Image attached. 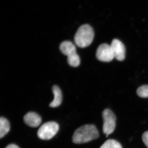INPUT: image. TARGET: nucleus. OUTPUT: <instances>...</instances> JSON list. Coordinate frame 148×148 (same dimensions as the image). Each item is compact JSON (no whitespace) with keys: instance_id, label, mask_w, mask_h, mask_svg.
<instances>
[{"instance_id":"7","label":"nucleus","mask_w":148,"mask_h":148,"mask_svg":"<svg viewBox=\"0 0 148 148\" xmlns=\"http://www.w3.org/2000/svg\"><path fill=\"white\" fill-rule=\"evenodd\" d=\"M25 123L30 127H36L40 124L42 119L39 115L34 112L27 113L24 118Z\"/></svg>"},{"instance_id":"10","label":"nucleus","mask_w":148,"mask_h":148,"mask_svg":"<svg viewBox=\"0 0 148 148\" xmlns=\"http://www.w3.org/2000/svg\"><path fill=\"white\" fill-rule=\"evenodd\" d=\"M10 124L9 122L5 118L1 117L0 118V138H2L9 131Z\"/></svg>"},{"instance_id":"5","label":"nucleus","mask_w":148,"mask_h":148,"mask_svg":"<svg viewBox=\"0 0 148 148\" xmlns=\"http://www.w3.org/2000/svg\"><path fill=\"white\" fill-rule=\"evenodd\" d=\"M96 56L98 60L103 62H110L114 58L111 46L105 43L99 46Z\"/></svg>"},{"instance_id":"12","label":"nucleus","mask_w":148,"mask_h":148,"mask_svg":"<svg viewBox=\"0 0 148 148\" xmlns=\"http://www.w3.org/2000/svg\"><path fill=\"white\" fill-rule=\"evenodd\" d=\"M67 59H68V62L69 65L72 67H78L79 66L80 64V59L79 56L77 53L70 57H68Z\"/></svg>"},{"instance_id":"9","label":"nucleus","mask_w":148,"mask_h":148,"mask_svg":"<svg viewBox=\"0 0 148 148\" xmlns=\"http://www.w3.org/2000/svg\"><path fill=\"white\" fill-rule=\"evenodd\" d=\"M54 99L51 103L49 106L51 108H57L61 105L62 101V92L60 88L57 86L54 85L52 87Z\"/></svg>"},{"instance_id":"3","label":"nucleus","mask_w":148,"mask_h":148,"mask_svg":"<svg viewBox=\"0 0 148 148\" xmlns=\"http://www.w3.org/2000/svg\"><path fill=\"white\" fill-rule=\"evenodd\" d=\"M59 130V125L54 121L48 122L42 125L38 131V137L43 140H49L53 138Z\"/></svg>"},{"instance_id":"15","label":"nucleus","mask_w":148,"mask_h":148,"mask_svg":"<svg viewBox=\"0 0 148 148\" xmlns=\"http://www.w3.org/2000/svg\"><path fill=\"white\" fill-rule=\"evenodd\" d=\"M5 148H19V147L14 144H10L7 146Z\"/></svg>"},{"instance_id":"1","label":"nucleus","mask_w":148,"mask_h":148,"mask_svg":"<svg viewBox=\"0 0 148 148\" xmlns=\"http://www.w3.org/2000/svg\"><path fill=\"white\" fill-rule=\"evenodd\" d=\"M99 137L98 130L93 125L88 124L77 129L74 132L73 141L75 144L88 143Z\"/></svg>"},{"instance_id":"6","label":"nucleus","mask_w":148,"mask_h":148,"mask_svg":"<svg viewBox=\"0 0 148 148\" xmlns=\"http://www.w3.org/2000/svg\"><path fill=\"white\" fill-rule=\"evenodd\" d=\"M114 57L119 61H123L125 58V49L124 45L119 40L114 39L111 44Z\"/></svg>"},{"instance_id":"8","label":"nucleus","mask_w":148,"mask_h":148,"mask_svg":"<svg viewBox=\"0 0 148 148\" xmlns=\"http://www.w3.org/2000/svg\"><path fill=\"white\" fill-rule=\"evenodd\" d=\"M59 48L61 52L68 57L77 53L75 46L69 41H65L61 43Z\"/></svg>"},{"instance_id":"13","label":"nucleus","mask_w":148,"mask_h":148,"mask_svg":"<svg viewBox=\"0 0 148 148\" xmlns=\"http://www.w3.org/2000/svg\"><path fill=\"white\" fill-rule=\"evenodd\" d=\"M137 93L138 96L141 98H148V85H144L138 88L137 90Z\"/></svg>"},{"instance_id":"14","label":"nucleus","mask_w":148,"mask_h":148,"mask_svg":"<svg viewBox=\"0 0 148 148\" xmlns=\"http://www.w3.org/2000/svg\"><path fill=\"white\" fill-rule=\"evenodd\" d=\"M142 139L145 145L148 148V131H146L143 133Z\"/></svg>"},{"instance_id":"11","label":"nucleus","mask_w":148,"mask_h":148,"mask_svg":"<svg viewBox=\"0 0 148 148\" xmlns=\"http://www.w3.org/2000/svg\"><path fill=\"white\" fill-rule=\"evenodd\" d=\"M100 148H122L121 144L116 140H107L101 146Z\"/></svg>"},{"instance_id":"2","label":"nucleus","mask_w":148,"mask_h":148,"mask_svg":"<svg viewBox=\"0 0 148 148\" xmlns=\"http://www.w3.org/2000/svg\"><path fill=\"white\" fill-rule=\"evenodd\" d=\"M94 36L92 27L88 24H84L78 29L74 37V41L77 46L83 48L91 44Z\"/></svg>"},{"instance_id":"4","label":"nucleus","mask_w":148,"mask_h":148,"mask_svg":"<svg viewBox=\"0 0 148 148\" xmlns=\"http://www.w3.org/2000/svg\"><path fill=\"white\" fill-rule=\"evenodd\" d=\"M103 119V133L108 137L114 130L116 127L115 116L110 109H105L102 113Z\"/></svg>"}]
</instances>
